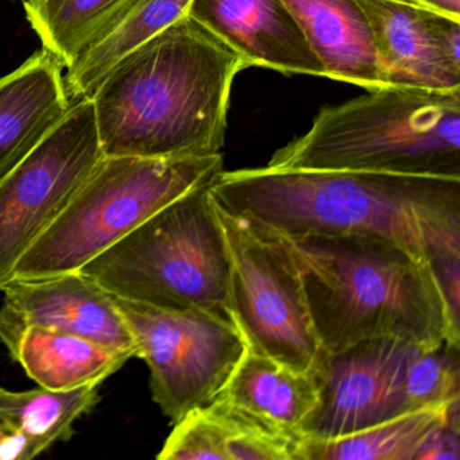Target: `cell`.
I'll return each instance as SVG.
<instances>
[{
  "mask_svg": "<svg viewBox=\"0 0 460 460\" xmlns=\"http://www.w3.org/2000/svg\"><path fill=\"white\" fill-rule=\"evenodd\" d=\"M22 2H23V0H22Z\"/></svg>",
  "mask_w": 460,
  "mask_h": 460,
  "instance_id": "d4e9b609",
  "label": "cell"
},
{
  "mask_svg": "<svg viewBox=\"0 0 460 460\" xmlns=\"http://www.w3.org/2000/svg\"><path fill=\"white\" fill-rule=\"evenodd\" d=\"M215 211L230 260V303L247 349L316 374L325 358L295 258L281 236L223 208Z\"/></svg>",
  "mask_w": 460,
  "mask_h": 460,
  "instance_id": "ba28073f",
  "label": "cell"
},
{
  "mask_svg": "<svg viewBox=\"0 0 460 460\" xmlns=\"http://www.w3.org/2000/svg\"><path fill=\"white\" fill-rule=\"evenodd\" d=\"M459 414H455L428 438L416 460H459Z\"/></svg>",
  "mask_w": 460,
  "mask_h": 460,
  "instance_id": "603a6c76",
  "label": "cell"
},
{
  "mask_svg": "<svg viewBox=\"0 0 460 460\" xmlns=\"http://www.w3.org/2000/svg\"><path fill=\"white\" fill-rule=\"evenodd\" d=\"M395 2L420 7V9L432 10L460 21V0H395Z\"/></svg>",
  "mask_w": 460,
  "mask_h": 460,
  "instance_id": "cb8c5ba5",
  "label": "cell"
},
{
  "mask_svg": "<svg viewBox=\"0 0 460 460\" xmlns=\"http://www.w3.org/2000/svg\"><path fill=\"white\" fill-rule=\"evenodd\" d=\"M217 397L174 422L160 460H296L298 441Z\"/></svg>",
  "mask_w": 460,
  "mask_h": 460,
  "instance_id": "9a60e30c",
  "label": "cell"
},
{
  "mask_svg": "<svg viewBox=\"0 0 460 460\" xmlns=\"http://www.w3.org/2000/svg\"><path fill=\"white\" fill-rule=\"evenodd\" d=\"M268 168L460 179V90L386 87L323 109Z\"/></svg>",
  "mask_w": 460,
  "mask_h": 460,
  "instance_id": "277c9868",
  "label": "cell"
},
{
  "mask_svg": "<svg viewBox=\"0 0 460 460\" xmlns=\"http://www.w3.org/2000/svg\"><path fill=\"white\" fill-rule=\"evenodd\" d=\"M246 64L188 14L115 64L90 98L106 157L220 155Z\"/></svg>",
  "mask_w": 460,
  "mask_h": 460,
  "instance_id": "7a4b0ae2",
  "label": "cell"
},
{
  "mask_svg": "<svg viewBox=\"0 0 460 460\" xmlns=\"http://www.w3.org/2000/svg\"><path fill=\"white\" fill-rule=\"evenodd\" d=\"M223 155L106 157L47 233L25 252L14 279L79 271L85 263L190 190L211 185Z\"/></svg>",
  "mask_w": 460,
  "mask_h": 460,
  "instance_id": "8992f818",
  "label": "cell"
},
{
  "mask_svg": "<svg viewBox=\"0 0 460 460\" xmlns=\"http://www.w3.org/2000/svg\"><path fill=\"white\" fill-rule=\"evenodd\" d=\"M386 87L460 90V21L395 0H358Z\"/></svg>",
  "mask_w": 460,
  "mask_h": 460,
  "instance_id": "7c38bea8",
  "label": "cell"
},
{
  "mask_svg": "<svg viewBox=\"0 0 460 460\" xmlns=\"http://www.w3.org/2000/svg\"><path fill=\"white\" fill-rule=\"evenodd\" d=\"M192 0H123L66 68L69 98L90 96L123 58L187 14Z\"/></svg>",
  "mask_w": 460,
  "mask_h": 460,
  "instance_id": "ac0fdd59",
  "label": "cell"
},
{
  "mask_svg": "<svg viewBox=\"0 0 460 460\" xmlns=\"http://www.w3.org/2000/svg\"><path fill=\"white\" fill-rule=\"evenodd\" d=\"M187 14L233 49L247 68L327 79L282 0H192Z\"/></svg>",
  "mask_w": 460,
  "mask_h": 460,
  "instance_id": "4fadbf2b",
  "label": "cell"
},
{
  "mask_svg": "<svg viewBox=\"0 0 460 460\" xmlns=\"http://www.w3.org/2000/svg\"><path fill=\"white\" fill-rule=\"evenodd\" d=\"M319 402L301 436L335 438L425 408L460 401L459 346L436 349L371 339L325 355L316 373Z\"/></svg>",
  "mask_w": 460,
  "mask_h": 460,
  "instance_id": "52a82bcc",
  "label": "cell"
},
{
  "mask_svg": "<svg viewBox=\"0 0 460 460\" xmlns=\"http://www.w3.org/2000/svg\"><path fill=\"white\" fill-rule=\"evenodd\" d=\"M13 359L40 386L74 390L101 385L131 358L83 336L31 327L21 338Z\"/></svg>",
  "mask_w": 460,
  "mask_h": 460,
  "instance_id": "d6986e66",
  "label": "cell"
},
{
  "mask_svg": "<svg viewBox=\"0 0 460 460\" xmlns=\"http://www.w3.org/2000/svg\"><path fill=\"white\" fill-rule=\"evenodd\" d=\"M112 297L149 366L153 400L173 424L217 400L247 349L238 328L200 311Z\"/></svg>",
  "mask_w": 460,
  "mask_h": 460,
  "instance_id": "9c48e42d",
  "label": "cell"
},
{
  "mask_svg": "<svg viewBox=\"0 0 460 460\" xmlns=\"http://www.w3.org/2000/svg\"><path fill=\"white\" fill-rule=\"evenodd\" d=\"M217 397L271 429L301 438L319 402L316 374L296 371L246 349Z\"/></svg>",
  "mask_w": 460,
  "mask_h": 460,
  "instance_id": "e0dca14e",
  "label": "cell"
},
{
  "mask_svg": "<svg viewBox=\"0 0 460 460\" xmlns=\"http://www.w3.org/2000/svg\"><path fill=\"white\" fill-rule=\"evenodd\" d=\"M64 68L42 49L0 77V181L68 112L72 102Z\"/></svg>",
  "mask_w": 460,
  "mask_h": 460,
  "instance_id": "5bb4252c",
  "label": "cell"
},
{
  "mask_svg": "<svg viewBox=\"0 0 460 460\" xmlns=\"http://www.w3.org/2000/svg\"><path fill=\"white\" fill-rule=\"evenodd\" d=\"M212 198L285 236L387 239L429 262L460 263V179L349 171L220 172Z\"/></svg>",
  "mask_w": 460,
  "mask_h": 460,
  "instance_id": "6da1fadb",
  "label": "cell"
},
{
  "mask_svg": "<svg viewBox=\"0 0 460 460\" xmlns=\"http://www.w3.org/2000/svg\"><path fill=\"white\" fill-rule=\"evenodd\" d=\"M103 157L93 99L85 96L0 181V292Z\"/></svg>",
  "mask_w": 460,
  "mask_h": 460,
  "instance_id": "30bf717a",
  "label": "cell"
},
{
  "mask_svg": "<svg viewBox=\"0 0 460 460\" xmlns=\"http://www.w3.org/2000/svg\"><path fill=\"white\" fill-rule=\"evenodd\" d=\"M4 292L0 341L12 358L31 327L74 333L138 358V347L115 298L80 271L41 279H14Z\"/></svg>",
  "mask_w": 460,
  "mask_h": 460,
  "instance_id": "8fae6325",
  "label": "cell"
},
{
  "mask_svg": "<svg viewBox=\"0 0 460 460\" xmlns=\"http://www.w3.org/2000/svg\"><path fill=\"white\" fill-rule=\"evenodd\" d=\"M460 401L401 414L335 438L301 436L296 460H416L428 438L452 416Z\"/></svg>",
  "mask_w": 460,
  "mask_h": 460,
  "instance_id": "ffe728a7",
  "label": "cell"
},
{
  "mask_svg": "<svg viewBox=\"0 0 460 460\" xmlns=\"http://www.w3.org/2000/svg\"><path fill=\"white\" fill-rule=\"evenodd\" d=\"M327 79L367 91L386 88L370 23L358 0H282Z\"/></svg>",
  "mask_w": 460,
  "mask_h": 460,
  "instance_id": "2e32d148",
  "label": "cell"
},
{
  "mask_svg": "<svg viewBox=\"0 0 460 460\" xmlns=\"http://www.w3.org/2000/svg\"><path fill=\"white\" fill-rule=\"evenodd\" d=\"M209 187L172 201L80 273L115 297L204 312L236 328L227 244Z\"/></svg>",
  "mask_w": 460,
  "mask_h": 460,
  "instance_id": "5b68a950",
  "label": "cell"
},
{
  "mask_svg": "<svg viewBox=\"0 0 460 460\" xmlns=\"http://www.w3.org/2000/svg\"><path fill=\"white\" fill-rule=\"evenodd\" d=\"M279 235L300 271L325 354L382 338L427 349L459 344V323L428 261L387 239Z\"/></svg>",
  "mask_w": 460,
  "mask_h": 460,
  "instance_id": "3957f363",
  "label": "cell"
},
{
  "mask_svg": "<svg viewBox=\"0 0 460 460\" xmlns=\"http://www.w3.org/2000/svg\"><path fill=\"white\" fill-rule=\"evenodd\" d=\"M99 386L74 390L40 386L28 392L0 387V430L25 438L33 459L58 441L69 440L75 421L98 403Z\"/></svg>",
  "mask_w": 460,
  "mask_h": 460,
  "instance_id": "44dd1931",
  "label": "cell"
},
{
  "mask_svg": "<svg viewBox=\"0 0 460 460\" xmlns=\"http://www.w3.org/2000/svg\"><path fill=\"white\" fill-rule=\"evenodd\" d=\"M123 0H23L26 17L44 49L66 68Z\"/></svg>",
  "mask_w": 460,
  "mask_h": 460,
  "instance_id": "7402d4cb",
  "label": "cell"
}]
</instances>
